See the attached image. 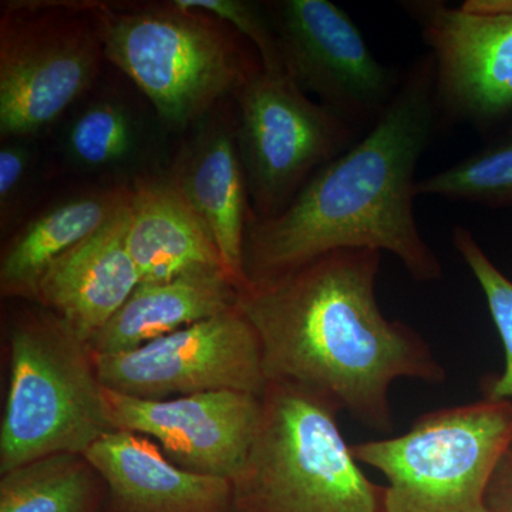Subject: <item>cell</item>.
I'll use <instances>...</instances> for the list:
<instances>
[{
	"label": "cell",
	"instance_id": "1",
	"mask_svg": "<svg viewBox=\"0 0 512 512\" xmlns=\"http://www.w3.org/2000/svg\"><path fill=\"white\" fill-rule=\"evenodd\" d=\"M382 252L340 249L238 293L261 343L268 383L316 394L367 429H393L397 380L443 383L446 369L407 323L384 316L376 296Z\"/></svg>",
	"mask_w": 512,
	"mask_h": 512
},
{
	"label": "cell",
	"instance_id": "2",
	"mask_svg": "<svg viewBox=\"0 0 512 512\" xmlns=\"http://www.w3.org/2000/svg\"><path fill=\"white\" fill-rule=\"evenodd\" d=\"M439 126L429 53L410 66L369 133L319 168L284 212L261 220L251 211L244 244L249 284L340 249L389 252L414 281L443 278L414 217L417 165Z\"/></svg>",
	"mask_w": 512,
	"mask_h": 512
},
{
	"label": "cell",
	"instance_id": "3",
	"mask_svg": "<svg viewBox=\"0 0 512 512\" xmlns=\"http://www.w3.org/2000/svg\"><path fill=\"white\" fill-rule=\"evenodd\" d=\"M92 5L107 62L136 84L170 130L200 123L261 67L241 36L207 13L174 2Z\"/></svg>",
	"mask_w": 512,
	"mask_h": 512
},
{
	"label": "cell",
	"instance_id": "4",
	"mask_svg": "<svg viewBox=\"0 0 512 512\" xmlns=\"http://www.w3.org/2000/svg\"><path fill=\"white\" fill-rule=\"evenodd\" d=\"M322 397L268 383L262 419L232 480L234 512H383L384 487L360 470Z\"/></svg>",
	"mask_w": 512,
	"mask_h": 512
},
{
	"label": "cell",
	"instance_id": "5",
	"mask_svg": "<svg viewBox=\"0 0 512 512\" xmlns=\"http://www.w3.org/2000/svg\"><path fill=\"white\" fill-rule=\"evenodd\" d=\"M113 430L86 343L45 308L20 316L10 330L0 474L57 454L84 456Z\"/></svg>",
	"mask_w": 512,
	"mask_h": 512
},
{
	"label": "cell",
	"instance_id": "6",
	"mask_svg": "<svg viewBox=\"0 0 512 512\" xmlns=\"http://www.w3.org/2000/svg\"><path fill=\"white\" fill-rule=\"evenodd\" d=\"M512 441V403L484 397L423 414L409 431L352 446L386 477L383 512H487L485 495Z\"/></svg>",
	"mask_w": 512,
	"mask_h": 512
},
{
	"label": "cell",
	"instance_id": "7",
	"mask_svg": "<svg viewBox=\"0 0 512 512\" xmlns=\"http://www.w3.org/2000/svg\"><path fill=\"white\" fill-rule=\"evenodd\" d=\"M92 2L15 0L0 16V138L50 130L106 62Z\"/></svg>",
	"mask_w": 512,
	"mask_h": 512
},
{
	"label": "cell",
	"instance_id": "8",
	"mask_svg": "<svg viewBox=\"0 0 512 512\" xmlns=\"http://www.w3.org/2000/svg\"><path fill=\"white\" fill-rule=\"evenodd\" d=\"M235 99L239 157L261 220L284 212L319 168L353 144L352 124L309 99L288 74L261 66Z\"/></svg>",
	"mask_w": 512,
	"mask_h": 512
},
{
	"label": "cell",
	"instance_id": "9",
	"mask_svg": "<svg viewBox=\"0 0 512 512\" xmlns=\"http://www.w3.org/2000/svg\"><path fill=\"white\" fill-rule=\"evenodd\" d=\"M429 46L440 120L491 130L512 117V0L406 2Z\"/></svg>",
	"mask_w": 512,
	"mask_h": 512
},
{
	"label": "cell",
	"instance_id": "10",
	"mask_svg": "<svg viewBox=\"0 0 512 512\" xmlns=\"http://www.w3.org/2000/svg\"><path fill=\"white\" fill-rule=\"evenodd\" d=\"M92 357L106 389L136 399L222 390L262 397L268 387L261 343L238 305L130 352Z\"/></svg>",
	"mask_w": 512,
	"mask_h": 512
},
{
	"label": "cell",
	"instance_id": "11",
	"mask_svg": "<svg viewBox=\"0 0 512 512\" xmlns=\"http://www.w3.org/2000/svg\"><path fill=\"white\" fill-rule=\"evenodd\" d=\"M265 8L292 82L352 126L375 123L400 83L348 13L330 0H276Z\"/></svg>",
	"mask_w": 512,
	"mask_h": 512
},
{
	"label": "cell",
	"instance_id": "12",
	"mask_svg": "<svg viewBox=\"0 0 512 512\" xmlns=\"http://www.w3.org/2000/svg\"><path fill=\"white\" fill-rule=\"evenodd\" d=\"M114 430L157 443L175 466L232 481L247 461L262 419V397L222 390L144 400L104 387Z\"/></svg>",
	"mask_w": 512,
	"mask_h": 512
},
{
	"label": "cell",
	"instance_id": "13",
	"mask_svg": "<svg viewBox=\"0 0 512 512\" xmlns=\"http://www.w3.org/2000/svg\"><path fill=\"white\" fill-rule=\"evenodd\" d=\"M168 177L210 232L225 272L241 291L249 284L244 244L252 208L239 157L237 123L210 114L195 124Z\"/></svg>",
	"mask_w": 512,
	"mask_h": 512
},
{
	"label": "cell",
	"instance_id": "14",
	"mask_svg": "<svg viewBox=\"0 0 512 512\" xmlns=\"http://www.w3.org/2000/svg\"><path fill=\"white\" fill-rule=\"evenodd\" d=\"M83 457L106 485L104 512H234L232 481L175 466L141 434L110 431Z\"/></svg>",
	"mask_w": 512,
	"mask_h": 512
},
{
	"label": "cell",
	"instance_id": "15",
	"mask_svg": "<svg viewBox=\"0 0 512 512\" xmlns=\"http://www.w3.org/2000/svg\"><path fill=\"white\" fill-rule=\"evenodd\" d=\"M128 205L53 261L37 286L35 302L86 345L140 285L127 248Z\"/></svg>",
	"mask_w": 512,
	"mask_h": 512
},
{
	"label": "cell",
	"instance_id": "16",
	"mask_svg": "<svg viewBox=\"0 0 512 512\" xmlns=\"http://www.w3.org/2000/svg\"><path fill=\"white\" fill-rule=\"evenodd\" d=\"M126 241L140 284L210 269L225 272L210 232L168 175H143L131 184Z\"/></svg>",
	"mask_w": 512,
	"mask_h": 512
},
{
	"label": "cell",
	"instance_id": "17",
	"mask_svg": "<svg viewBox=\"0 0 512 512\" xmlns=\"http://www.w3.org/2000/svg\"><path fill=\"white\" fill-rule=\"evenodd\" d=\"M131 200V185L111 184L53 202L9 235L0 258V291L35 302L53 261L109 224Z\"/></svg>",
	"mask_w": 512,
	"mask_h": 512
},
{
	"label": "cell",
	"instance_id": "18",
	"mask_svg": "<svg viewBox=\"0 0 512 512\" xmlns=\"http://www.w3.org/2000/svg\"><path fill=\"white\" fill-rule=\"evenodd\" d=\"M238 288L221 269L140 284L87 343L92 355L130 352L238 305Z\"/></svg>",
	"mask_w": 512,
	"mask_h": 512
},
{
	"label": "cell",
	"instance_id": "19",
	"mask_svg": "<svg viewBox=\"0 0 512 512\" xmlns=\"http://www.w3.org/2000/svg\"><path fill=\"white\" fill-rule=\"evenodd\" d=\"M144 120L119 93L96 94L64 127L60 140L64 163L76 173L119 175L123 180L121 175L134 173L147 156L150 131Z\"/></svg>",
	"mask_w": 512,
	"mask_h": 512
},
{
	"label": "cell",
	"instance_id": "20",
	"mask_svg": "<svg viewBox=\"0 0 512 512\" xmlns=\"http://www.w3.org/2000/svg\"><path fill=\"white\" fill-rule=\"evenodd\" d=\"M97 477L83 456L40 458L2 474L0 512H104Z\"/></svg>",
	"mask_w": 512,
	"mask_h": 512
},
{
	"label": "cell",
	"instance_id": "21",
	"mask_svg": "<svg viewBox=\"0 0 512 512\" xmlns=\"http://www.w3.org/2000/svg\"><path fill=\"white\" fill-rule=\"evenodd\" d=\"M416 194L498 210L512 208V117L487 146L417 181Z\"/></svg>",
	"mask_w": 512,
	"mask_h": 512
},
{
	"label": "cell",
	"instance_id": "22",
	"mask_svg": "<svg viewBox=\"0 0 512 512\" xmlns=\"http://www.w3.org/2000/svg\"><path fill=\"white\" fill-rule=\"evenodd\" d=\"M453 245L480 285L504 346L503 373L485 383V397L512 403V281L485 254L466 227L454 228Z\"/></svg>",
	"mask_w": 512,
	"mask_h": 512
},
{
	"label": "cell",
	"instance_id": "23",
	"mask_svg": "<svg viewBox=\"0 0 512 512\" xmlns=\"http://www.w3.org/2000/svg\"><path fill=\"white\" fill-rule=\"evenodd\" d=\"M178 8L197 10L214 16L231 26L239 36L247 37L255 46L262 69L266 73L288 74L279 49L278 36L261 3L248 0H173Z\"/></svg>",
	"mask_w": 512,
	"mask_h": 512
},
{
	"label": "cell",
	"instance_id": "24",
	"mask_svg": "<svg viewBox=\"0 0 512 512\" xmlns=\"http://www.w3.org/2000/svg\"><path fill=\"white\" fill-rule=\"evenodd\" d=\"M37 154L33 138H10L0 147V228L15 231L25 222L33 191Z\"/></svg>",
	"mask_w": 512,
	"mask_h": 512
},
{
	"label": "cell",
	"instance_id": "25",
	"mask_svg": "<svg viewBox=\"0 0 512 512\" xmlns=\"http://www.w3.org/2000/svg\"><path fill=\"white\" fill-rule=\"evenodd\" d=\"M485 508L487 512H512V441L488 485Z\"/></svg>",
	"mask_w": 512,
	"mask_h": 512
}]
</instances>
